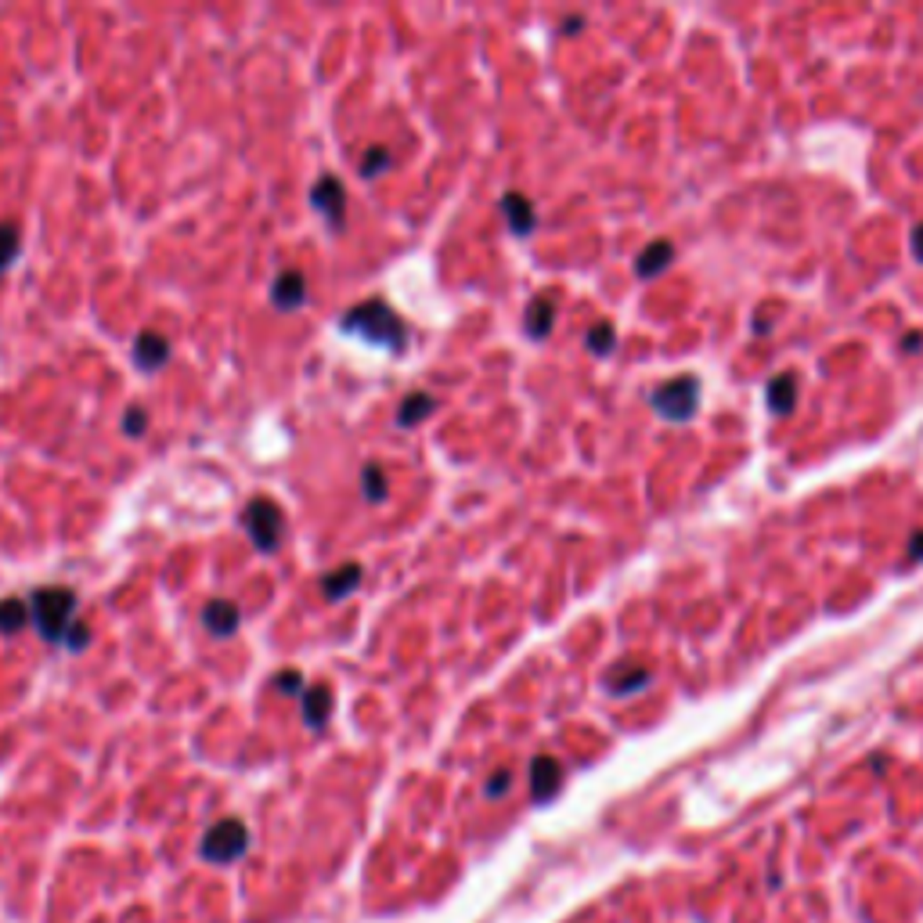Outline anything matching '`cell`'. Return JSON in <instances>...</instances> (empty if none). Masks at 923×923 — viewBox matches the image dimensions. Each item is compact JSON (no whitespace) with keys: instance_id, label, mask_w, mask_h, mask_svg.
<instances>
[{"instance_id":"cell-1","label":"cell","mask_w":923,"mask_h":923,"mask_svg":"<svg viewBox=\"0 0 923 923\" xmlns=\"http://www.w3.org/2000/svg\"><path fill=\"white\" fill-rule=\"evenodd\" d=\"M340 328L347 336H357L372 347H382V350H393L401 354L408 347V325L405 317L393 310L389 303L382 300H365V303H354L343 317H340Z\"/></svg>"},{"instance_id":"cell-2","label":"cell","mask_w":923,"mask_h":923,"mask_svg":"<svg viewBox=\"0 0 923 923\" xmlns=\"http://www.w3.org/2000/svg\"><path fill=\"white\" fill-rule=\"evenodd\" d=\"M29 621L44 642H61L76 621V591L65 584H44L29 596Z\"/></svg>"},{"instance_id":"cell-3","label":"cell","mask_w":923,"mask_h":923,"mask_svg":"<svg viewBox=\"0 0 923 923\" xmlns=\"http://www.w3.org/2000/svg\"><path fill=\"white\" fill-rule=\"evenodd\" d=\"M238 519H242L245 534H249V542H253V549H256L260 556L278 552V545H282V538H285V512H282L278 502H271V498H253V502H245V509H242Z\"/></svg>"},{"instance_id":"cell-4","label":"cell","mask_w":923,"mask_h":923,"mask_svg":"<svg viewBox=\"0 0 923 923\" xmlns=\"http://www.w3.org/2000/svg\"><path fill=\"white\" fill-rule=\"evenodd\" d=\"M249 851V830L242 819H221L213 823L206 833H203V844H199V855L206 863H217V866H231L238 863L242 855Z\"/></svg>"},{"instance_id":"cell-5","label":"cell","mask_w":923,"mask_h":923,"mask_svg":"<svg viewBox=\"0 0 923 923\" xmlns=\"http://www.w3.org/2000/svg\"><path fill=\"white\" fill-rule=\"evenodd\" d=\"M696 401H700V379L696 375L668 379L664 386H656L649 393V405L671 422H689L696 415Z\"/></svg>"},{"instance_id":"cell-6","label":"cell","mask_w":923,"mask_h":923,"mask_svg":"<svg viewBox=\"0 0 923 923\" xmlns=\"http://www.w3.org/2000/svg\"><path fill=\"white\" fill-rule=\"evenodd\" d=\"M310 206L314 213L325 221L328 231H343L347 228V188L340 177L325 173L314 188H310Z\"/></svg>"},{"instance_id":"cell-7","label":"cell","mask_w":923,"mask_h":923,"mask_svg":"<svg viewBox=\"0 0 923 923\" xmlns=\"http://www.w3.org/2000/svg\"><path fill=\"white\" fill-rule=\"evenodd\" d=\"M559 786H563V765L556 758H549V754H538L531 761V798L538 805H545V801H552L559 794Z\"/></svg>"},{"instance_id":"cell-8","label":"cell","mask_w":923,"mask_h":923,"mask_svg":"<svg viewBox=\"0 0 923 923\" xmlns=\"http://www.w3.org/2000/svg\"><path fill=\"white\" fill-rule=\"evenodd\" d=\"M130 354H134V365L141 372H159L170 361V340L163 333H156V328H145V333L134 340V350Z\"/></svg>"},{"instance_id":"cell-9","label":"cell","mask_w":923,"mask_h":923,"mask_svg":"<svg viewBox=\"0 0 923 923\" xmlns=\"http://www.w3.org/2000/svg\"><path fill=\"white\" fill-rule=\"evenodd\" d=\"M242 624V610L231 603V599H210L203 606V628L213 635V638H231Z\"/></svg>"},{"instance_id":"cell-10","label":"cell","mask_w":923,"mask_h":923,"mask_svg":"<svg viewBox=\"0 0 923 923\" xmlns=\"http://www.w3.org/2000/svg\"><path fill=\"white\" fill-rule=\"evenodd\" d=\"M552 325H556V293H542V296H534L531 303H526L523 328H526V336H531V340H545L552 333Z\"/></svg>"},{"instance_id":"cell-11","label":"cell","mask_w":923,"mask_h":923,"mask_svg":"<svg viewBox=\"0 0 923 923\" xmlns=\"http://www.w3.org/2000/svg\"><path fill=\"white\" fill-rule=\"evenodd\" d=\"M502 213H505V221H509V228H512V235H531L534 228H538V213H534V203L526 199V195H519V191H505L502 195Z\"/></svg>"},{"instance_id":"cell-12","label":"cell","mask_w":923,"mask_h":923,"mask_svg":"<svg viewBox=\"0 0 923 923\" xmlns=\"http://www.w3.org/2000/svg\"><path fill=\"white\" fill-rule=\"evenodd\" d=\"M361 577H365L361 563H343V566H336L333 574L321 577V596H325L328 603H340V599L350 596V591L361 588Z\"/></svg>"},{"instance_id":"cell-13","label":"cell","mask_w":923,"mask_h":923,"mask_svg":"<svg viewBox=\"0 0 923 923\" xmlns=\"http://www.w3.org/2000/svg\"><path fill=\"white\" fill-rule=\"evenodd\" d=\"M271 303L278 310H300L307 303V278L303 271H282L271 285Z\"/></svg>"},{"instance_id":"cell-14","label":"cell","mask_w":923,"mask_h":923,"mask_svg":"<svg viewBox=\"0 0 923 923\" xmlns=\"http://www.w3.org/2000/svg\"><path fill=\"white\" fill-rule=\"evenodd\" d=\"M333 689H328L325 682H314V686H307V693H303V721H307V729H314V733H321L325 729V721H328V714H333Z\"/></svg>"},{"instance_id":"cell-15","label":"cell","mask_w":923,"mask_h":923,"mask_svg":"<svg viewBox=\"0 0 923 923\" xmlns=\"http://www.w3.org/2000/svg\"><path fill=\"white\" fill-rule=\"evenodd\" d=\"M671 260H675V245L671 242H649L642 253H638V260H635V271H638V278H656L661 271H668L671 268Z\"/></svg>"},{"instance_id":"cell-16","label":"cell","mask_w":923,"mask_h":923,"mask_svg":"<svg viewBox=\"0 0 923 923\" xmlns=\"http://www.w3.org/2000/svg\"><path fill=\"white\" fill-rule=\"evenodd\" d=\"M603 682H606V689H610L614 696H631V693L646 689V686L653 682V675H649L646 668H635V664H617Z\"/></svg>"},{"instance_id":"cell-17","label":"cell","mask_w":923,"mask_h":923,"mask_svg":"<svg viewBox=\"0 0 923 923\" xmlns=\"http://www.w3.org/2000/svg\"><path fill=\"white\" fill-rule=\"evenodd\" d=\"M433 412H437V397H433V393H408V397L401 401V408H397V426H401V429H412V426L426 422Z\"/></svg>"},{"instance_id":"cell-18","label":"cell","mask_w":923,"mask_h":923,"mask_svg":"<svg viewBox=\"0 0 923 923\" xmlns=\"http://www.w3.org/2000/svg\"><path fill=\"white\" fill-rule=\"evenodd\" d=\"M794 405H798V379L790 372H783V375H775L768 382V408L775 415H790V412H794Z\"/></svg>"},{"instance_id":"cell-19","label":"cell","mask_w":923,"mask_h":923,"mask_svg":"<svg viewBox=\"0 0 923 923\" xmlns=\"http://www.w3.org/2000/svg\"><path fill=\"white\" fill-rule=\"evenodd\" d=\"M29 624V603L26 599H0V635H19Z\"/></svg>"},{"instance_id":"cell-20","label":"cell","mask_w":923,"mask_h":923,"mask_svg":"<svg viewBox=\"0 0 923 923\" xmlns=\"http://www.w3.org/2000/svg\"><path fill=\"white\" fill-rule=\"evenodd\" d=\"M19 249H22V228L12 221H0V271H8L19 260Z\"/></svg>"},{"instance_id":"cell-21","label":"cell","mask_w":923,"mask_h":923,"mask_svg":"<svg viewBox=\"0 0 923 923\" xmlns=\"http://www.w3.org/2000/svg\"><path fill=\"white\" fill-rule=\"evenodd\" d=\"M361 494H365L368 505L386 502V473H382V466H375V462H368V466L361 470Z\"/></svg>"},{"instance_id":"cell-22","label":"cell","mask_w":923,"mask_h":923,"mask_svg":"<svg viewBox=\"0 0 923 923\" xmlns=\"http://www.w3.org/2000/svg\"><path fill=\"white\" fill-rule=\"evenodd\" d=\"M584 347L596 354V357H606L614 347H617V333H614V325H606V321H599V325H591L588 328V336H584Z\"/></svg>"},{"instance_id":"cell-23","label":"cell","mask_w":923,"mask_h":923,"mask_svg":"<svg viewBox=\"0 0 923 923\" xmlns=\"http://www.w3.org/2000/svg\"><path fill=\"white\" fill-rule=\"evenodd\" d=\"M389 166H393V156H389L382 145H372V148L361 156V177H368V181L379 177V173H386Z\"/></svg>"},{"instance_id":"cell-24","label":"cell","mask_w":923,"mask_h":923,"mask_svg":"<svg viewBox=\"0 0 923 923\" xmlns=\"http://www.w3.org/2000/svg\"><path fill=\"white\" fill-rule=\"evenodd\" d=\"M119 426H123V433L126 437H145L148 433V412L141 408V405H130L126 412H123V419H119Z\"/></svg>"},{"instance_id":"cell-25","label":"cell","mask_w":923,"mask_h":923,"mask_svg":"<svg viewBox=\"0 0 923 923\" xmlns=\"http://www.w3.org/2000/svg\"><path fill=\"white\" fill-rule=\"evenodd\" d=\"M271 686H275V693H282V696H303V693H307V682H303L300 671H282V675L271 678Z\"/></svg>"},{"instance_id":"cell-26","label":"cell","mask_w":923,"mask_h":923,"mask_svg":"<svg viewBox=\"0 0 923 923\" xmlns=\"http://www.w3.org/2000/svg\"><path fill=\"white\" fill-rule=\"evenodd\" d=\"M65 649H73V653H80V649H87L91 646V628L84 624V621H73V628L65 631Z\"/></svg>"},{"instance_id":"cell-27","label":"cell","mask_w":923,"mask_h":923,"mask_svg":"<svg viewBox=\"0 0 923 923\" xmlns=\"http://www.w3.org/2000/svg\"><path fill=\"white\" fill-rule=\"evenodd\" d=\"M509 786H512V772H509V768H498V772L487 779L484 794H487L491 801H498V798H505V794H509Z\"/></svg>"},{"instance_id":"cell-28","label":"cell","mask_w":923,"mask_h":923,"mask_svg":"<svg viewBox=\"0 0 923 923\" xmlns=\"http://www.w3.org/2000/svg\"><path fill=\"white\" fill-rule=\"evenodd\" d=\"M912 256H916V260H923V224H916V228H912Z\"/></svg>"},{"instance_id":"cell-29","label":"cell","mask_w":923,"mask_h":923,"mask_svg":"<svg viewBox=\"0 0 923 923\" xmlns=\"http://www.w3.org/2000/svg\"><path fill=\"white\" fill-rule=\"evenodd\" d=\"M916 347H919V333H909V336H905V354H912Z\"/></svg>"},{"instance_id":"cell-30","label":"cell","mask_w":923,"mask_h":923,"mask_svg":"<svg viewBox=\"0 0 923 923\" xmlns=\"http://www.w3.org/2000/svg\"><path fill=\"white\" fill-rule=\"evenodd\" d=\"M581 26H584V22H581V19H570V22H566V26H563V29H559V33H566V36H570V33H577V29H581Z\"/></svg>"},{"instance_id":"cell-31","label":"cell","mask_w":923,"mask_h":923,"mask_svg":"<svg viewBox=\"0 0 923 923\" xmlns=\"http://www.w3.org/2000/svg\"><path fill=\"white\" fill-rule=\"evenodd\" d=\"M909 552H912V556H916V559H919V556H923V534H916V538H912V549H909Z\"/></svg>"}]
</instances>
